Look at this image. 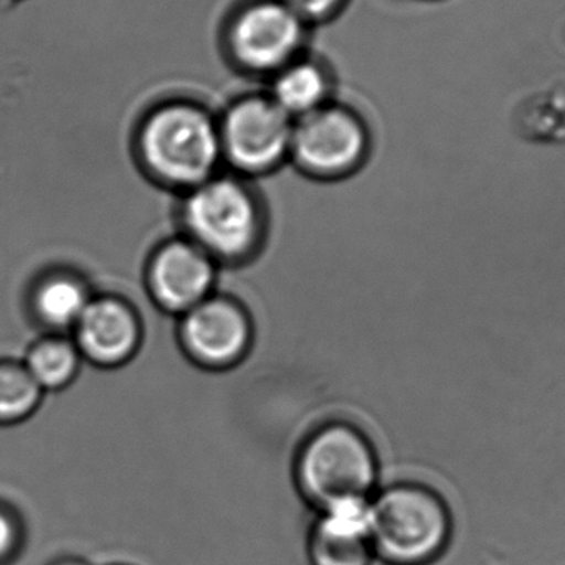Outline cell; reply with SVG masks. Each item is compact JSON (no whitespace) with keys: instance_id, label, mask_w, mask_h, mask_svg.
Listing matches in <instances>:
<instances>
[{"instance_id":"6da1fadb","label":"cell","mask_w":565,"mask_h":565,"mask_svg":"<svg viewBox=\"0 0 565 565\" xmlns=\"http://www.w3.org/2000/svg\"><path fill=\"white\" fill-rule=\"evenodd\" d=\"M375 557L388 565H434L447 557L455 521L447 498L422 483H397L369 503Z\"/></svg>"},{"instance_id":"7a4b0ae2","label":"cell","mask_w":565,"mask_h":565,"mask_svg":"<svg viewBox=\"0 0 565 565\" xmlns=\"http://www.w3.org/2000/svg\"><path fill=\"white\" fill-rule=\"evenodd\" d=\"M377 477V458L371 445L345 427L318 431L296 465L299 491L318 511L345 501L371 500Z\"/></svg>"},{"instance_id":"3957f363","label":"cell","mask_w":565,"mask_h":565,"mask_svg":"<svg viewBox=\"0 0 565 565\" xmlns=\"http://www.w3.org/2000/svg\"><path fill=\"white\" fill-rule=\"evenodd\" d=\"M141 149L149 169L162 181L195 188L211 179L222 146L204 113L171 106L151 116Z\"/></svg>"},{"instance_id":"277c9868","label":"cell","mask_w":565,"mask_h":565,"mask_svg":"<svg viewBox=\"0 0 565 565\" xmlns=\"http://www.w3.org/2000/svg\"><path fill=\"white\" fill-rule=\"evenodd\" d=\"M192 244L211 257L237 258L254 247L260 217L252 195L231 179H207L184 204Z\"/></svg>"},{"instance_id":"5b68a950","label":"cell","mask_w":565,"mask_h":565,"mask_svg":"<svg viewBox=\"0 0 565 565\" xmlns=\"http://www.w3.org/2000/svg\"><path fill=\"white\" fill-rule=\"evenodd\" d=\"M291 136L288 115L277 103L252 99L232 109L221 146L238 168L265 171L280 161Z\"/></svg>"},{"instance_id":"8992f818","label":"cell","mask_w":565,"mask_h":565,"mask_svg":"<svg viewBox=\"0 0 565 565\" xmlns=\"http://www.w3.org/2000/svg\"><path fill=\"white\" fill-rule=\"evenodd\" d=\"M298 161L318 174H339L352 168L364 151V132L352 116L339 109L312 111L292 131Z\"/></svg>"},{"instance_id":"52a82bcc","label":"cell","mask_w":565,"mask_h":565,"mask_svg":"<svg viewBox=\"0 0 565 565\" xmlns=\"http://www.w3.org/2000/svg\"><path fill=\"white\" fill-rule=\"evenodd\" d=\"M70 335L83 361L98 367H115L135 354L141 328L135 311L121 299L93 296Z\"/></svg>"},{"instance_id":"ba28073f","label":"cell","mask_w":565,"mask_h":565,"mask_svg":"<svg viewBox=\"0 0 565 565\" xmlns=\"http://www.w3.org/2000/svg\"><path fill=\"white\" fill-rule=\"evenodd\" d=\"M367 501H345L319 511L308 540L311 565H372L371 520Z\"/></svg>"},{"instance_id":"9c48e42d","label":"cell","mask_w":565,"mask_h":565,"mask_svg":"<svg viewBox=\"0 0 565 565\" xmlns=\"http://www.w3.org/2000/svg\"><path fill=\"white\" fill-rule=\"evenodd\" d=\"M185 348L202 364L225 365L247 349L250 328L244 312L224 299H205L185 315Z\"/></svg>"},{"instance_id":"30bf717a","label":"cell","mask_w":565,"mask_h":565,"mask_svg":"<svg viewBox=\"0 0 565 565\" xmlns=\"http://www.w3.org/2000/svg\"><path fill=\"white\" fill-rule=\"evenodd\" d=\"M149 278L152 292L164 308L188 312L207 299L214 267L198 245L175 242L156 255Z\"/></svg>"},{"instance_id":"8fae6325","label":"cell","mask_w":565,"mask_h":565,"mask_svg":"<svg viewBox=\"0 0 565 565\" xmlns=\"http://www.w3.org/2000/svg\"><path fill=\"white\" fill-rule=\"evenodd\" d=\"M301 35L298 15L289 7L262 3L252 7L234 29L235 52L254 68H271L285 62Z\"/></svg>"},{"instance_id":"7c38bea8","label":"cell","mask_w":565,"mask_h":565,"mask_svg":"<svg viewBox=\"0 0 565 565\" xmlns=\"http://www.w3.org/2000/svg\"><path fill=\"white\" fill-rule=\"evenodd\" d=\"M93 295L88 282L65 268L43 271L29 289V311L45 332L72 334Z\"/></svg>"},{"instance_id":"4fadbf2b","label":"cell","mask_w":565,"mask_h":565,"mask_svg":"<svg viewBox=\"0 0 565 565\" xmlns=\"http://www.w3.org/2000/svg\"><path fill=\"white\" fill-rule=\"evenodd\" d=\"M82 354L72 335L53 332H45L33 341L22 359L26 372L43 394L70 387L82 369Z\"/></svg>"},{"instance_id":"5bb4252c","label":"cell","mask_w":565,"mask_h":565,"mask_svg":"<svg viewBox=\"0 0 565 565\" xmlns=\"http://www.w3.org/2000/svg\"><path fill=\"white\" fill-rule=\"evenodd\" d=\"M22 361L0 359V427H12L29 420L43 401Z\"/></svg>"},{"instance_id":"9a60e30c","label":"cell","mask_w":565,"mask_h":565,"mask_svg":"<svg viewBox=\"0 0 565 565\" xmlns=\"http://www.w3.org/2000/svg\"><path fill=\"white\" fill-rule=\"evenodd\" d=\"M324 93L321 73L315 66L299 65L282 73L275 86L277 105L282 111L312 113Z\"/></svg>"},{"instance_id":"2e32d148","label":"cell","mask_w":565,"mask_h":565,"mask_svg":"<svg viewBox=\"0 0 565 565\" xmlns=\"http://www.w3.org/2000/svg\"><path fill=\"white\" fill-rule=\"evenodd\" d=\"M26 546V524L19 510L0 500V565H13Z\"/></svg>"},{"instance_id":"e0dca14e","label":"cell","mask_w":565,"mask_h":565,"mask_svg":"<svg viewBox=\"0 0 565 565\" xmlns=\"http://www.w3.org/2000/svg\"><path fill=\"white\" fill-rule=\"evenodd\" d=\"M289 9L295 12L305 13V15H322L329 9L335 6L338 0H288Z\"/></svg>"},{"instance_id":"ac0fdd59","label":"cell","mask_w":565,"mask_h":565,"mask_svg":"<svg viewBox=\"0 0 565 565\" xmlns=\"http://www.w3.org/2000/svg\"><path fill=\"white\" fill-rule=\"evenodd\" d=\"M49 565H92L88 561L82 559L78 556H60L53 559Z\"/></svg>"},{"instance_id":"d6986e66","label":"cell","mask_w":565,"mask_h":565,"mask_svg":"<svg viewBox=\"0 0 565 565\" xmlns=\"http://www.w3.org/2000/svg\"><path fill=\"white\" fill-rule=\"evenodd\" d=\"M109 565H129V564H109Z\"/></svg>"}]
</instances>
